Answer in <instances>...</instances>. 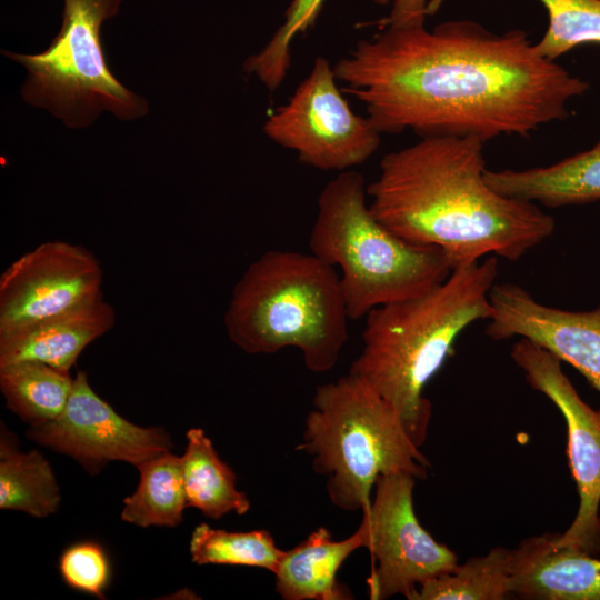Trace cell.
<instances>
[{
    "label": "cell",
    "instance_id": "obj_1",
    "mask_svg": "<svg viewBox=\"0 0 600 600\" xmlns=\"http://www.w3.org/2000/svg\"><path fill=\"white\" fill-rule=\"evenodd\" d=\"M382 133L529 137L569 117L590 83L541 56L524 30L494 33L471 20L384 26L333 66Z\"/></svg>",
    "mask_w": 600,
    "mask_h": 600
},
{
    "label": "cell",
    "instance_id": "obj_2",
    "mask_svg": "<svg viewBox=\"0 0 600 600\" xmlns=\"http://www.w3.org/2000/svg\"><path fill=\"white\" fill-rule=\"evenodd\" d=\"M483 146L474 137L429 136L384 154L367 184L371 212L402 240L441 249L452 269L484 256L518 261L552 236L556 221L488 184Z\"/></svg>",
    "mask_w": 600,
    "mask_h": 600
},
{
    "label": "cell",
    "instance_id": "obj_3",
    "mask_svg": "<svg viewBox=\"0 0 600 600\" xmlns=\"http://www.w3.org/2000/svg\"><path fill=\"white\" fill-rule=\"evenodd\" d=\"M498 277V257L453 268L427 292L377 307L366 316L362 350L353 373L399 413L418 446L427 438L431 403L423 389L439 371L461 332L493 314L489 293Z\"/></svg>",
    "mask_w": 600,
    "mask_h": 600
},
{
    "label": "cell",
    "instance_id": "obj_4",
    "mask_svg": "<svg viewBox=\"0 0 600 600\" xmlns=\"http://www.w3.org/2000/svg\"><path fill=\"white\" fill-rule=\"evenodd\" d=\"M348 311L334 268L314 254L270 250L234 284L223 322L248 354L301 351L306 367L330 371L348 340Z\"/></svg>",
    "mask_w": 600,
    "mask_h": 600
},
{
    "label": "cell",
    "instance_id": "obj_5",
    "mask_svg": "<svg viewBox=\"0 0 600 600\" xmlns=\"http://www.w3.org/2000/svg\"><path fill=\"white\" fill-rule=\"evenodd\" d=\"M309 248L340 269L350 320L422 294L452 270L441 249L409 243L388 230L370 210L364 177L351 169L339 172L321 190Z\"/></svg>",
    "mask_w": 600,
    "mask_h": 600
},
{
    "label": "cell",
    "instance_id": "obj_6",
    "mask_svg": "<svg viewBox=\"0 0 600 600\" xmlns=\"http://www.w3.org/2000/svg\"><path fill=\"white\" fill-rule=\"evenodd\" d=\"M296 449L312 457L327 477L330 501L346 511H366L382 474L427 478L430 466L392 407L353 373L319 386Z\"/></svg>",
    "mask_w": 600,
    "mask_h": 600
},
{
    "label": "cell",
    "instance_id": "obj_7",
    "mask_svg": "<svg viewBox=\"0 0 600 600\" xmlns=\"http://www.w3.org/2000/svg\"><path fill=\"white\" fill-rule=\"evenodd\" d=\"M123 0H63L62 26L40 53L2 51L28 71L23 100L48 110L70 129L89 127L108 111L129 121L144 116L147 100L126 88L110 71L100 28Z\"/></svg>",
    "mask_w": 600,
    "mask_h": 600
},
{
    "label": "cell",
    "instance_id": "obj_8",
    "mask_svg": "<svg viewBox=\"0 0 600 600\" xmlns=\"http://www.w3.org/2000/svg\"><path fill=\"white\" fill-rule=\"evenodd\" d=\"M338 86L333 66L317 57L309 74L262 127L274 143L300 162L323 171H346L378 150L381 133L368 117L352 111Z\"/></svg>",
    "mask_w": 600,
    "mask_h": 600
},
{
    "label": "cell",
    "instance_id": "obj_9",
    "mask_svg": "<svg viewBox=\"0 0 600 600\" xmlns=\"http://www.w3.org/2000/svg\"><path fill=\"white\" fill-rule=\"evenodd\" d=\"M416 480L404 472L380 476L363 511L364 548L377 561L367 579L371 600L397 594L412 600L422 582L458 566L456 553L438 542L414 513Z\"/></svg>",
    "mask_w": 600,
    "mask_h": 600
},
{
    "label": "cell",
    "instance_id": "obj_10",
    "mask_svg": "<svg viewBox=\"0 0 600 600\" xmlns=\"http://www.w3.org/2000/svg\"><path fill=\"white\" fill-rule=\"evenodd\" d=\"M510 357L529 384L556 404L567 424V456L579 507L568 529L554 533V543L599 556L600 410L582 400L562 371L561 361L534 342L521 338L512 346Z\"/></svg>",
    "mask_w": 600,
    "mask_h": 600
},
{
    "label": "cell",
    "instance_id": "obj_11",
    "mask_svg": "<svg viewBox=\"0 0 600 600\" xmlns=\"http://www.w3.org/2000/svg\"><path fill=\"white\" fill-rule=\"evenodd\" d=\"M31 440L66 454L96 474L111 461L139 463L171 451V436L162 427L137 426L120 416L78 371L61 413L27 432Z\"/></svg>",
    "mask_w": 600,
    "mask_h": 600
},
{
    "label": "cell",
    "instance_id": "obj_12",
    "mask_svg": "<svg viewBox=\"0 0 600 600\" xmlns=\"http://www.w3.org/2000/svg\"><path fill=\"white\" fill-rule=\"evenodd\" d=\"M102 276L100 262L82 246H37L0 276V331L102 297Z\"/></svg>",
    "mask_w": 600,
    "mask_h": 600
},
{
    "label": "cell",
    "instance_id": "obj_13",
    "mask_svg": "<svg viewBox=\"0 0 600 600\" xmlns=\"http://www.w3.org/2000/svg\"><path fill=\"white\" fill-rule=\"evenodd\" d=\"M489 298V338L528 339L571 364L600 393V304L577 311L546 306L513 282H496Z\"/></svg>",
    "mask_w": 600,
    "mask_h": 600
},
{
    "label": "cell",
    "instance_id": "obj_14",
    "mask_svg": "<svg viewBox=\"0 0 600 600\" xmlns=\"http://www.w3.org/2000/svg\"><path fill=\"white\" fill-rule=\"evenodd\" d=\"M113 308L99 297L69 310L0 331V367L38 361L69 372L82 350L112 329Z\"/></svg>",
    "mask_w": 600,
    "mask_h": 600
},
{
    "label": "cell",
    "instance_id": "obj_15",
    "mask_svg": "<svg viewBox=\"0 0 600 600\" xmlns=\"http://www.w3.org/2000/svg\"><path fill=\"white\" fill-rule=\"evenodd\" d=\"M511 593L533 600H600V559L554 543V533L530 537L512 550Z\"/></svg>",
    "mask_w": 600,
    "mask_h": 600
},
{
    "label": "cell",
    "instance_id": "obj_16",
    "mask_svg": "<svg viewBox=\"0 0 600 600\" xmlns=\"http://www.w3.org/2000/svg\"><path fill=\"white\" fill-rule=\"evenodd\" d=\"M486 181L497 192L548 208L600 200V137L588 150L556 163L524 170H486Z\"/></svg>",
    "mask_w": 600,
    "mask_h": 600
},
{
    "label": "cell",
    "instance_id": "obj_17",
    "mask_svg": "<svg viewBox=\"0 0 600 600\" xmlns=\"http://www.w3.org/2000/svg\"><path fill=\"white\" fill-rule=\"evenodd\" d=\"M366 532L360 524L343 540L332 539L330 531L320 527L294 548L284 551L276 577V590L286 600H348L353 596L337 580L346 559L364 548Z\"/></svg>",
    "mask_w": 600,
    "mask_h": 600
},
{
    "label": "cell",
    "instance_id": "obj_18",
    "mask_svg": "<svg viewBox=\"0 0 600 600\" xmlns=\"http://www.w3.org/2000/svg\"><path fill=\"white\" fill-rule=\"evenodd\" d=\"M186 438L181 468L188 507L214 520L231 512L247 513V494L237 488L234 471L221 460L203 429L190 428Z\"/></svg>",
    "mask_w": 600,
    "mask_h": 600
},
{
    "label": "cell",
    "instance_id": "obj_19",
    "mask_svg": "<svg viewBox=\"0 0 600 600\" xmlns=\"http://www.w3.org/2000/svg\"><path fill=\"white\" fill-rule=\"evenodd\" d=\"M60 488L50 462L38 451L22 452L6 426L0 436V509L46 518L60 507Z\"/></svg>",
    "mask_w": 600,
    "mask_h": 600
},
{
    "label": "cell",
    "instance_id": "obj_20",
    "mask_svg": "<svg viewBox=\"0 0 600 600\" xmlns=\"http://www.w3.org/2000/svg\"><path fill=\"white\" fill-rule=\"evenodd\" d=\"M136 468V491L123 499L121 520L141 528L177 527L188 507L181 457L171 451L152 457Z\"/></svg>",
    "mask_w": 600,
    "mask_h": 600
},
{
    "label": "cell",
    "instance_id": "obj_21",
    "mask_svg": "<svg viewBox=\"0 0 600 600\" xmlns=\"http://www.w3.org/2000/svg\"><path fill=\"white\" fill-rule=\"evenodd\" d=\"M72 383L69 372L38 361L0 367V390L6 407L30 427L42 426L61 413Z\"/></svg>",
    "mask_w": 600,
    "mask_h": 600
},
{
    "label": "cell",
    "instance_id": "obj_22",
    "mask_svg": "<svg viewBox=\"0 0 600 600\" xmlns=\"http://www.w3.org/2000/svg\"><path fill=\"white\" fill-rule=\"evenodd\" d=\"M512 550L497 547L422 582L412 600H502L512 596Z\"/></svg>",
    "mask_w": 600,
    "mask_h": 600
},
{
    "label": "cell",
    "instance_id": "obj_23",
    "mask_svg": "<svg viewBox=\"0 0 600 600\" xmlns=\"http://www.w3.org/2000/svg\"><path fill=\"white\" fill-rule=\"evenodd\" d=\"M189 551L197 564H232L277 570L280 550L267 530L227 531L198 524L190 537Z\"/></svg>",
    "mask_w": 600,
    "mask_h": 600
},
{
    "label": "cell",
    "instance_id": "obj_24",
    "mask_svg": "<svg viewBox=\"0 0 600 600\" xmlns=\"http://www.w3.org/2000/svg\"><path fill=\"white\" fill-rule=\"evenodd\" d=\"M326 0H291L284 20L271 39L258 52L246 59L243 70L253 74L270 92L284 81L291 67L294 38L304 33L317 20ZM387 6L393 0H373Z\"/></svg>",
    "mask_w": 600,
    "mask_h": 600
},
{
    "label": "cell",
    "instance_id": "obj_25",
    "mask_svg": "<svg viewBox=\"0 0 600 600\" xmlns=\"http://www.w3.org/2000/svg\"><path fill=\"white\" fill-rule=\"evenodd\" d=\"M443 0H431L436 10ZM547 10L548 27L536 43L544 58L556 61L583 43H600V0H539Z\"/></svg>",
    "mask_w": 600,
    "mask_h": 600
},
{
    "label": "cell",
    "instance_id": "obj_26",
    "mask_svg": "<svg viewBox=\"0 0 600 600\" xmlns=\"http://www.w3.org/2000/svg\"><path fill=\"white\" fill-rule=\"evenodd\" d=\"M59 572L70 588L104 598L110 564L104 549L96 541H81L68 547L59 558Z\"/></svg>",
    "mask_w": 600,
    "mask_h": 600
},
{
    "label": "cell",
    "instance_id": "obj_27",
    "mask_svg": "<svg viewBox=\"0 0 600 600\" xmlns=\"http://www.w3.org/2000/svg\"><path fill=\"white\" fill-rule=\"evenodd\" d=\"M429 0H393L383 26H403L426 22Z\"/></svg>",
    "mask_w": 600,
    "mask_h": 600
}]
</instances>
